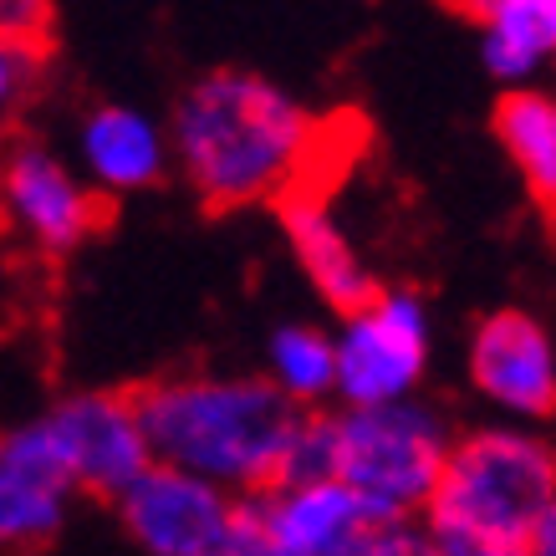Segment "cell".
<instances>
[{"mask_svg": "<svg viewBox=\"0 0 556 556\" xmlns=\"http://www.w3.org/2000/svg\"><path fill=\"white\" fill-rule=\"evenodd\" d=\"M317 128L281 87L251 72H215L185 92L174 149L204 200L245 204L287 189L312 159Z\"/></svg>", "mask_w": 556, "mask_h": 556, "instance_id": "obj_1", "label": "cell"}, {"mask_svg": "<svg viewBox=\"0 0 556 556\" xmlns=\"http://www.w3.org/2000/svg\"><path fill=\"white\" fill-rule=\"evenodd\" d=\"M159 465L189 470L210 485L281 480L296 414L281 388L255 378H179L138 404Z\"/></svg>", "mask_w": 556, "mask_h": 556, "instance_id": "obj_2", "label": "cell"}, {"mask_svg": "<svg viewBox=\"0 0 556 556\" xmlns=\"http://www.w3.org/2000/svg\"><path fill=\"white\" fill-rule=\"evenodd\" d=\"M556 501V455L531 434L485 429L450 450L434 490V536L521 541Z\"/></svg>", "mask_w": 556, "mask_h": 556, "instance_id": "obj_3", "label": "cell"}, {"mask_svg": "<svg viewBox=\"0 0 556 556\" xmlns=\"http://www.w3.org/2000/svg\"><path fill=\"white\" fill-rule=\"evenodd\" d=\"M444 465V424L408 399L383 408H348L338 419V480L353 485L383 526L434 506Z\"/></svg>", "mask_w": 556, "mask_h": 556, "instance_id": "obj_4", "label": "cell"}, {"mask_svg": "<svg viewBox=\"0 0 556 556\" xmlns=\"http://www.w3.org/2000/svg\"><path fill=\"white\" fill-rule=\"evenodd\" d=\"M429 353V317L419 296L388 291L357 306L338 338V393L348 408L404 404L424 372Z\"/></svg>", "mask_w": 556, "mask_h": 556, "instance_id": "obj_5", "label": "cell"}, {"mask_svg": "<svg viewBox=\"0 0 556 556\" xmlns=\"http://www.w3.org/2000/svg\"><path fill=\"white\" fill-rule=\"evenodd\" d=\"M123 521L149 556H236L240 541V506L225 485L159 459L123 490Z\"/></svg>", "mask_w": 556, "mask_h": 556, "instance_id": "obj_6", "label": "cell"}, {"mask_svg": "<svg viewBox=\"0 0 556 556\" xmlns=\"http://www.w3.org/2000/svg\"><path fill=\"white\" fill-rule=\"evenodd\" d=\"M41 424L56 439V455H62L67 475L87 490L123 495L153 465L143 414L134 404H123V399H108V393L67 399L62 408H51Z\"/></svg>", "mask_w": 556, "mask_h": 556, "instance_id": "obj_7", "label": "cell"}, {"mask_svg": "<svg viewBox=\"0 0 556 556\" xmlns=\"http://www.w3.org/2000/svg\"><path fill=\"white\" fill-rule=\"evenodd\" d=\"M77 485L56 455V439L36 419L0 439V546H36L67 516V490Z\"/></svg>", "mask_w": 556, "mask_h": 556, "instance_id": "obj_8", "label": "cell"}, {"mask_svg": "<svg viewBox=\"0 0 556 556\" xmlns=\"http://www.w3.org/2000/svg\"><path fill=\"white\" fill-rule=\"evenodd\" d=\"M470 372L490 404L510 408L521 419H536V414L556 408V353L546 332L521 312H495L475 332Z\"/></svg>", "mask_w": 556, "mask_h": 556, "instance_id": "obj_9", "label": "cell"}, {"mask_svg": "<svg viewBox=\"0 0 556 556\" xmlns=\"http://www.w3.org/2000/svg\"><path fill=\"white\" fill-rule=\"evenodd\" d=\"M266 516L270 536L291 556H357L378 531V516L368 501L342 480H306V485H281L276 495L255 501Z\"/></svg>", "mask_w": 556, "mask_h": 556, "instance_id": "obj_10", "label": "cell"}, {"mask_svg": "<svg viewBox=\"0 0 556 556\" xmlns=\"http://www.w3.org/2000/svg\"><path fill=\"white\" fill-rule=\"evenodd\" d=\"M0 204L47 251H72L92 230V194L77 185V174L67 164H56L41 149H16L5 159Z\"/></svg>", "mask_w": 556, "mask_h": 556, "instance_id": "obj_11", "label": "cell"}, {"mask_svg": "<svg viewBox=\"0 0 556 556\" xmlns=\"http://www.w3.org/2000/svg\"><path fill=\"white\" fill-rule=\"evenodd\" d=\"M281 219H287L291 251H296V261L306 266V276L317 281V291L327 302L348 306V312L372 302L368 270H363L357 251L348 245V236H342V225L332 219V210H327L317 194H291V200L281 204Z\"/></svg>", "mask_w": 556, "mask_h": 556, "instance_id": "obj_12", "label": "cell"}, {"mask_svg": "<svg viewBox=\"0 0 556 556\" xmlns=\"http://www.w3.org/2000/svg\"><path fill=\"white\" fill-rule=\"evenodd\" d=\"M164 134L134 108H98L83 123V164L102 189H143L164 174Z\"/></svg>", "mask_w": 556, "mask_h": 556, "instance_id": "obj_13", "label": "cell"}, {"mask_svg": "<svg viewBox=\"0 0 556 556\" xmlns=\"http://www.w3.org/2000/svg\"><path fill=\"white\" fill-rule=\"evenodd\" d=\"M485 21V67L521 83L556 51V0H459Z\"/></svg>", "mask_w": 556, "mask_h": 556, "instance_id": "obj_14", "label": "cell"}, {"mask_svg": "<svg viewBox=\"0 0 556 556\" xmlns=\"http://www.w3.org/2000/svg\"><path fill=\"white\" fill-rule=\"evenodd\" d=\"M501 138L531 194L546 210H556V102L541 92H510L501 102Z\"/></svg>", "mask_w": 556, "mask_h": 556, "instance_id": "obj_15", "label": "cell"}, {"mask_svg": "<svg viewBox=\"0 0 556 556\" xmlns=\"http://www.w3.org/2000/svg\"><path fill=\"white\" fill-rule=\"evenodd\" d=\"M270 372L287 399L312 404L338 388V342L321 338L317 327H281L270 338Z\"/></svg>", "mask_w": 556, "mask_h": 556, "instance_id": "obj_16", "label": "cell"}, {"mask_svg": "<svg viewBox=\"0 0 556 556\" xmlns=\"http://www.w3.org/2000/svg\"><path fill=\"white\" fill-rule=\"evenodd\" d=\"M306 480H338V419H302L291 434L281 485H306Z\"/></svg>", "mask_w": 556, "mask_h": 556, "instance_id": "obj_17", "label": "cell"}, {"mask_svg": "<svg viewBox=\"0 0 556 556\" xmlns=\"http://www.w3.org/2000/svg\"><path fill=\"white\" fill-rule=\"evenodd\" d=\"M357 556H444V546H439L434 531H419V526H404V521H393V526H378L368 536V546Z\"/></svg>", "mask_w": 556, "mask_h": 556, "instance_id": "obj_18", "label": "cell"}, {"mask_svg": "<svg viewBox=\"0 0 556 556\" xmlns=\"http://www.w3.org/2000/svg\"><path fill=\"white\" fill-rule=\"evenodd\" d=\"M31 83V47L0 36V118L11 113V102L21 98V87Z\"/></svg>", "mask_w": 556, "mask_h": 556, "instance_id": "obj_19", "label": "cell"}, {"mask_svg": "<svg viewBox=\"0 0 556 556\" xmlns=\"http://www.w3.org/2000/svg\"><path fill=\"white\" fill-rule=\"evenodd\" d=\"M236 556H291L281 541L270 536L266 516H261V506H240V541H236Z\"/></svg>", "mask_w": 556, "mask_h": 556, "instance_id": "obj_20", "label": "cell"}, {"mask_svg": "<svg viewBox=\"0 0 556 556\" xmlns=\"http://www.w3.org/2000/svg\"><path fill=\"white\" fill-rule=\"evenodd\" d=\"M47 26V0H0V36L31 41Z\"/></svg>", "mask_w": 556, "mask_h": 556, "instance_id": "obj_21", "label": "cell"}, {"mask_svg": "<svg viewBox=\"0 0 556 556\" xmlns=\"http://www.w3.org/2000/svg\"><path fill=\"white\" fill-rule=\"evenodd\" d=\"M444 556H531L521 541H485V536H439Z\"/></svg>", "mask_w": 556, "mask_h": 556, "instance_id": "obj_22", "label": "cell"}, {"mask_svg": "<svg viewBox=\"0 0 556 556\" xmlns=\"http://www.w3.org/2000/svg\"><path fill=\"white\" fill-rule=\"evenodd\" d=\"M526 552H531V556H556V501L541 510V521L531 526V536H526Z\"/></svg>", "mask_w": 556, "mask_h": 556, "instance_id": "obj_23", "label": "cell"}]
</instances>
